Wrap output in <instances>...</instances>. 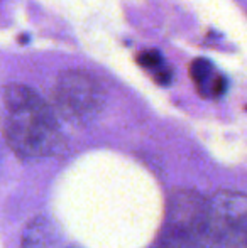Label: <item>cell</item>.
<instances>
[{
    "label": "cell",
    "instance_id": "obj_1",
    "mask_svg": "<svg viewBox=\"0 0 247 248\" xmlns=\"http://www.w3.org/2000/svg\"><path fill=\"white\" fill-rule=\"evenodd\" d=\"M3 137L24 160L49 157L61 145L60 124L51 105L20 83L3 88Z\"/></svg>",
    "mask_w": 247,
    "mask_h": 248
},
{
    "label": "cell",
    "instance_id": "obj_2",
    "mask_svg": "<svg viewBox=\"0 0 247 248\" xmlns=\"http://www.w3.org/2000/svg\"><path fill=\"white\" fill-rule=\"evenodd\" d=\"M208 199L193 189L171 191L158 248H198L207 232Z\"/></svg>",
    "mask_w": 247,
    "mask_h": 248
},
{
    "label": "cell",
    "instance_id": "obj_3",
    "mask_svg": "<svg viewBox=\"0 0 247 248\" xmlns=\"http://www.w3.org/2000/svg\"><path fill=\"white\" fill-rule=\"evenodd\" d=\"M198 248H247V194L220 189L208 198L207 232Z\"/></svg>",
    "mask_w": 247,
    "mask_h": 248
},
{
    "label": "cell",
    "instance_id": "obj_4",
    "mask_svg": "<svg viewBox=\"0 0 247 248\" xmlns=\"http://www.w3.org/2000/svg\"><path fill=\"white\" fill-rule=\"evenodd\" d=\"M54 107L66 120L73 124H88L102 111L105 92L90 73L82 69H66L56 79L53 92Z\"/></svg>",
    "mask_w": 247,
    "mask_h": 248
},
{
    "label": "cell",
    "instance_id": "obj_5",
    "mask_svg": "<svg viewBox=\"0 0 247 248\" xmlns=\"http://www.w3.org/2000/svg\"><path fill=\"white\" fill-rule=\"evenodd\" d=\"M190 75L193 79V85L197 86V92L203 98H220L227 92V78L208 59H195L190 66Z\"/></svg>",
    "mask_w": 247,
    "mask_h": 248
},
{
    "label": "cell",
    "instance_id": "obj_6",
    "mask_svg": "<svg viewBox=\"0 0 247 248\" xmlns=\"http://www.w3.org/2000/svg\"><path fill=\"white\" fill-rule=\"evenodd\" d=\"M20 248H68V245L53 221L37 216L24 230Z\"/></svg>",
    "mask_w": 247,
    "mask_h": 248
}]
</instances>
